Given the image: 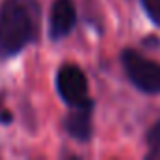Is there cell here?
<instances>
[{"label": "cell", "mask_w": 160, "mask_h": 160, "mask_svg": "<svg viewBox=\"0 0 160 160\" xmlns=\"http://www.w3.org/2000/svg\"><path fill=\"white\" fill-rule=\"evenodd\" d=\"M91 115H92V100H87L79 106H73V111L66 117L64 126L68 130V134L79 141H87L92 136V122H91Z\"/></svg>", "instance_id": "cell-5"}, {"label": "cell", "mask_w": 160, "mask_h": 160, "mask_svg": "<svg viewBox=\"0 0 160 160\" xmlns=\"http://www.w3.org/2000/svg\"><path fill=\"white\" fill-rule=\"evenodd\" d=\"M75 6L72 0H57L51 8V17H49V32L51 38L58 40L66 34L72 32L75 27Z\"/></svg>", "instance_id": "cell-4"}, {"label": "cell", "mask_w": 160, "mask_h": 160, "mask_svg": "<svg viewBox=\"0 0 160 160\" xmlns=\"http://www.w3.org/2000/svg\"><path fill=\"white\" fill-rule=\"evenodd\" d=\"M57 87H58V92H60L62 100H66V104H70L72 108L89 100L87 77H85L83 70L75 64H64L58 70Z\"/></svg>", "instance_id": "cell-3"}, {"label": "cell", "mask_w": 160, "mask_h": 160, "mask_svg": "<svg viewBox=\"0 0 160 160\" xmlns=\"http://www.w3.org/2000/svg\"><path fill=\"white\" fill-rule=\"evenodd\" d=\"M147 143H149V147H151L152 154L160 151V121H158V122H154V124H152V128L149 130Z\"/></svg>", "instance_id": "cell-7"}, {"label": "cell", "mask_w": 160, "mask_h": 160, "mask_svg": "<svg viewBox=\"0 0 160 160\" xmlns=\"http://www.w3.org/2000/svg\"><path fill=\"white\" fill-rule=\"evenodd\" d=\"M122 64L126 68L128 77L132 79V83L149 94H156L160 92V64L145 58L143 55H139L138 51L126 49L122 53Z\"/></svg>", "instance_id": "cell-2"}, {"label": "cell", "mask_w": 160, "mask_h": 160, "mask_svg": "<svg viewBox=\"0 0 160 160\" xmlns=\"http://www.w3.org/2000/svg\"><path fill=\"white\" fill-rule=\"evenodd\" d=\"M42 12L38 0H4L0 6V53L15 55L38 38Z\"/></svg>", "instance_id": "cell-1"}, {"label": "cell", "mask_w": 160, "mask_h": 160, "mask_svg": "<svg viewBox=\"0 0 160 160\" xmlns=\"http://www.w3.org/2000/svg\"><path fill=\"white\" fill-rule=\"evenodd\" d=\"M147 15L160 27V0H141Z\"/></svg>", "instance_id": "cell-6"}]
</instances>
